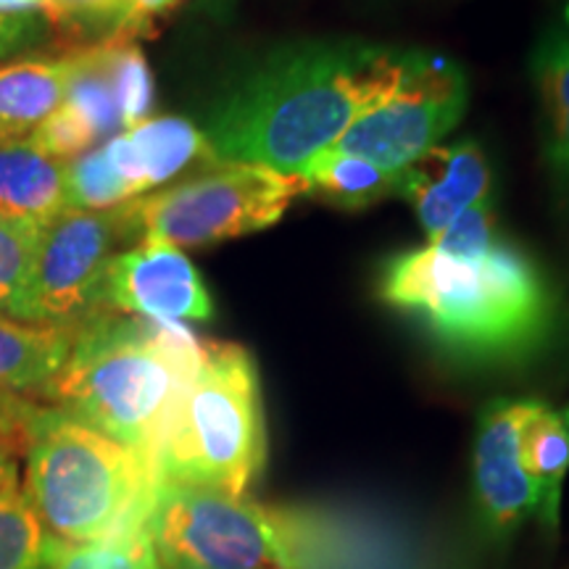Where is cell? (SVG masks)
Listing matches in <instances>:
<instances>
[{
    "instance_id": "obj_5",
    "label": "cell",
    "mask_w": 569,
    "mask_h": 569,
    "mask_svg": "<svg viewBox=\"0 0 569 569\" xmlns=\"http://www.w3.org/2000/svg\"><path fill=\"white\" fill-rule=\"evenodd\" d=\"M267 465L259 369L248 348L206 340L203 359L163 432L159 482L246 496Z\"/></svg>"
},
{
    "instance_id": "obj_2",
    "label": "cell",
    "mask_w": 569,
    "mask_h": 569,
    "mask_svg": "<svg viewBox=\"0 0 569 569\" xmlns=\"http://www.w3.org/2000/svg\"><path fill=\"white\" fill-rule=\"evenodd\" d=\"M380 298L425 327L448 353L509 365L543 348L557 322V290L528 251L498 238L480 259H448L425 246L386 261Z\"/></svg>"
},
{
    "instance_id": "obj_24",
    "label": "cell",
    "mask_w": 569,
    "mask_h": 569,
    "mask_svg": "<svg viewBox=\"0 0 569 569\" xmlns=\"http://www.w3.org/2000/svg\"><path fill=\"white\" fill-rule=\"evenodd\" d=\"M111 71H113V90H117L119 113H122V127H130L151 119L153 111V74L148 67L146 53L130 38H113L111 53Z\"/></svg>"
},
{
    "instance_id": "obj_19",
    "label": "cell",
    "mask_w": 569,
    "mask_h": 569,
    "mask_svg": "<svg viewBox=\"0 0 569 569\" xmlns=\"http://www.w3.org/2000/svg\"><path fill=\"white\" fill-rule=\"evenodd\" d=\"M301 177L303 196L343 211H365L386 198H401V174L386 172L377 163L338 148L311 159L301 169Z\"/></svg>"
},
{
    "instance_id": "obj_1",
    "label": "cell",
    "mask_w": 569,
    "mask_h": 569,
    "mask_svg": "<svg viewBox=\"0 0 569 569\" xmlns=\"http://www.w3.org/2000/svg\"><path fill=\"white\" fill-rule=\"evenodd\" d=\"M407 51L365 40H298L234 80L206 117L217 161L301 174L401 82Z\"/></svg>"
},
{
    "instance_id": "obj_12",
    "label": "cell",
    "mask_w": 569,
    "mask_h": 569,
    "mask_svg": "<svg viewBox=\"0 0 569 569\" xmlns=\"http://www.w3.org/2000/svg\"><path fill=\"white\" fill-rule=\"evenodd\" d=\"M74 327H46L0 315V440H19L21 425L46 401L67 361Z\"/></svg>"
},
{
    "instance_id": "obj_21",
    "label": "cell",
    "mask_w": 569,
    "mask_h": 569,
    "mask_svg": "<svg viewBox=\"0 0 569 569\" xmlns=\"http://www.w3.org/2000/svg\"><path fill=\"white\" fill-rule=\"evenodd\" d=\"M51 569H161L148 522L88 543L56 540Z\"/></svg>"
},
{
    "instance_id": "obj_4",
    "label": "cell",
    "mask_w": 569,
    "mask_h": 569,
    "mask_svg": "<svg viewBox=\"0 0 569 569\" xmlns=\"http://www.w3.org/2000/svg\"><path fill=\"white\" fill-rule=\"evenodd\" d=\"M19 440L21 488L56 540L88 543L148 522L159 475L138 451L46 403L24 419Z\"/></svg>"
},
{
    "instance_id": "obj_26",
    "label": "cell",
    "mask_w": 569,
    "mask_h": 569,
    "mask_svg": "<svg viewBox=\"0 0 569 569\" xmlns=\"http://www.w3.org/2000/svg\"><path fill=\"white\" fill-rule=\"evenodd\" d=\"M51 34L48 21L38 13H24V17L0 13V67L17 59L19 53H30L46 46Z\"/></svg>"
},
{
    "instance_id": "obj_29",
    "label": "cell",
    "mask_w": 569,
    "mask_h": 569,
    "mask_svg": "<svg viewBox=\"0 0 569 569\" xmlns=\"http://www.w3.org/2000/svg\"><path fill=\"white\" fill-rule=\"evenodd\" d=\"M13 472H19L17 459H13V448L9 440H0V482L11 478Z\"/></svg>"
},
{
    "instance_id": "obj_20",
    "label": "cell",
    "mask_w": 569,
    "mask_h": 569,
    "mask_svg": "<svg viewBox=\"0 0 569 569\" xmlns=\"http://www.w3.org/2000/svg\"><path fill=\"white\" fill-rule=\"evenodd\" d=\"M56 538L40 522L19 472L0 482V569H51Z\"/></svg>"
},
{
    "instance_id": "obj_9",
    "label": "cell",
    "mask_w": 569,
    "mask_h": 569,
    "mask_svg": "<svg viewBox=\"0 0 569 569\" xmlns=\"http://www.w3.org/2000/svg\"><path fill=\"white\" fill-rule=\"evenodd\" d=\"M124 243L111 211L67 209L40 232L24 322L74 327L98 315L106 267Z\"/></svg>"
},
{
    "instance_id": "obj_27",
    "label": "cell",
    "mask_w": 569,
    "mask_h": 569,
    "mask_svg": "<svg viewBox=\"0 0 569 569\" xmlns=\"http://www.w3.org/2000/svg\"><path fill=\"white\" fill-rule=\"evenodd\" d=\"M182 0H132L130 17H127L124 38L138 40L148 38L153 32V24L159 17H167L172 13Z\"/></svg>"
},
{
    "instance_id": "obj_8",
    "label": "cell",
    "mask_w": 569,
    "mask_h": 569,
    "mask_svg": "<svg viewBox=\"0 0 569 569\" xmlns=\"http://www.w3.org/2000/svg\"><path fill=\"white\" fill-rule=\"evenodd\" d=\"M469 84L465 69L443 53L407 51L401 82L377 109L348 127L338 151L401 174L465 117Z\"/></svg>"
},
{
    "instance_id": "obj_31",
    "label": "cell",
    "mask_w": 569,
    "mask_h": 569,
    "mask_svg": "<svg viewBox=\"0 0 569 569\" xmlns=\"http://www.w3.org/2000/svg\"><path fill=\"white\" fill-rule=\"evenodd\" d=\"M561 415H565V419H567V425H569V407H565V409H561Z\"/></svg>"
},
{
    "instance_id": "obj_13",
    "label": "cell",
    "mask_w": 569,
    "mask_h": 569,
    "mask_svg": "<svg viewBox=\"0 0 569 569\" xmlns=\"http://www.w3.org/2000/svg\"><path fill=\"white\" fill-rule=\"evenodd\" d=\"M493 174L475 140L436 146L401 172V198L415 206L427 243L440 238L459 213L490 198Z\"/></svg>"
},
{
    "instance_id": "obj_22",
    "label": "cell",
    "mask_w": 569,
    "mask_h": 569,
    "mask_svg": "<svg viewBox=\"0 0 569 569\" xmlns=\"http://www.w3.org/2000/svg\"><path fill=\"white\" fill-rule=\"evenodd\" d=\"M42 227L0 213V315L24 322Z\"/></svg>"
},
{
    "instance_id": "obj_11",
    "label": "cell",
    "mask_w": 569,
    "mask_h": 569,
    "mask_svg": "<svg viewBox=\"0 0 569 569\" xmlns=\"http://www.w3.org/2000/svg\"><path fill=\"white\" fill-rule=\"evenodd\" d=\"M101 309L159 322H209L213 298L180 248L138 243L113 253L106 267Z\"/></svg>"
},
{
    "instance_id": "obj_7",
    "label": "cell",
    "mask_w": 569,
    "mask_h": 569,
    "mask_svg": "<svg viewBox=\"0 0 569 569\" xmlns=\"http://www.w3.org/2000/svg\"><path fill=\"white\" fill-rule=\"evenodd\" d=\"M303 193L301 174H282L259 163L219 161L172 188L132 198L113 213L124 243L203 248L269 230Z\"/></svg>"
},
{
    "instance_id": "obj_18",
    "label": "cell",
    "mask_w": 569,
    "mask_h": 569,
    "mask_svg": "<svg viewBox=\"0 0 569 569\" xmlns=\"http://www.w3.org/2000/svg\"><path fill=\"white\" fill-rule=\"evenodd\" d=\"M522 465L536 488V517L546 536L557 538L561 522V493L569 472V425L559 409L536 401L519 440Z\"/></svg>"
},
{
    "instance_id": "obj_3",
    "label": "cell",
    "mask_w": 569,
    "mask_h": 569,
    "mask_svg": "<svg viewBox=\"0 0 569 569\" xmlns=\"http://www.w3.org/2000/svg\"><path fill=\"white\" fill-rule=\"evenodd\" d=\"M182 322L98 311L77 325L46 407L80 419L156 467L169 417L203 359Z\"/></svg>"
},
{
    "instance_id": "obj_28",
    "label": "cell",
    "mask_w": 569,
    "mask_h": 569,
    "mask_svg": "<svg viewBox=\"0 0 569 569\" xmlns=\"http://www.w3.org/2000/svg\"><path fill=\"white\" fill-rule=\"evenodd\" d=\"M48 0H0V13H11V17H24V13H38L46 19Z\"/></svg>"
},
{
    "instance_id": "obj_6",
    "label": "cell",
    "mask_w": 569,
    "mask_h": 569,
    "mask_svg": "<svg viewBox=\"0 0 569 569\" xmlns=\"http://www.w3.org/2000/svg\"><path fill=\"white\" fill-rule=\"evenodd\" d=\"M148 530L161 569H301L296 507L159 482Z\"/></svg>"
},
{
    "instance_id": "obj_15",
    "label": "cell",
    "mask_w": 569,
    "mask_h": 569,
    "mask_svg": "<svg viewBox=\"0 0 569 569\" xmlns=\"http://www.w3.org/2000/svg\"><path fill=\"white\" fill-rule=\"evenodd\" d=\"M67 209V161L42 153L27 134L0 138V213L46 227Z\"/></svg>"
},
{
    "instance_id": "obj_14",
    "label": "cell",
    "mask_w": 569,
    "mask_h": 569,
    "mask_svg": "<svg viewBox=\"0 0 569 569\" xmlns=\"http://www.w3.org/2000/svg\"><path fill=\"white\" fill-rule=\"evenodd\" d=\"M103 151L134 198L172 182L193 163H219L201 127L180 117L146 119L113 134Z\"/></svg>"
},
{
    "instance_id": "obj_10",
    "label": "cell",
    "mask_w": 569,
    "mask_h": 569,
    "mask_svg": "<svg viewBox=\"0 0 569 569\" xmlns=\"http://www.w3.org/2000/svg\"><path fill=\"white\" fill-rule=\"evenodd\" d=\"M532 407L536 398H496L478 417L472 496L480 525L496 540H509L538 509L536 488L519 453Z\"/></svg>"
},
{
    "instance_id": "obj_16",
    "label": "cell",
    "mask_w": 569,
    "mask_h": 569,
    "mask_svg": "<svg viewBox=\"0 0 569 569\" xmlns=\"http://www.w3.org/2000/svg\"><path fill=\"white\" fill-rule=\"evenodd\" d=\"M74 59L63 51L51 59H19L0 67V138L30 134L67 98Z\"/></svg>"
},
{
    "instance_id": "obj_25",
    "label": "cell",
    "mask_w": 569,
    "mask_h": 569,
    "mask_svg": "<svg viewBox=\"0 0 569 569\" xmlns=\"http://www.w3.org/2000/svg\"><path fill=\"white\" fill-rule=\"evenodd\" d=\"M496 224L498 222L493 201H490V198H482V201L469 206L465 213H459L451 222V227L427 246L436 248V251L448 256V259H480V256L488 253L490 248L498 243V238H501Z\"/></svg>"
},
{
    "instance_id": "obj_30",
    "label": "cell",
    "mask_w": 569,
    "mask_h": 569,
    "mask_svg": "<svg viewBox=\"0 0 569 569\" xmlns=\"http://www.w3.org/2000/svg\"><path fill=\"white\" fill-rule=\"evenodd\" d=\"M565 21H567L565 30H567V34H569V0H567V6H565Z\"/></svg>"
},
{
    "instance_id": "obj_17",
    "label": "cell",
    "mask_w": 569,
    "mask_h": 569,
    "mask_svg": "<svg viewBox=\"0 0 569 569\" xmlns=\"http://www.w3.org/2000/svg\"><path fill=\"white\" fill-rule=\"evenodd\" d=\"M530 74L540 103L543 156L553 180L569 190V34L551 27L530 56Z\"/></svg>"
},
{
    "instance_id": "obj_23",
    "label": "cell",
    "mask_w": 569,
    "mask_h": 569,
    "mask_svg": "<svg viewBox=\"0 0 569 569\" xmlns=\"http://www.w3.org/2000/svg\"><path fill=\"white\" fill-rule=\"evenodd\" d=\"M130 188L106 156L103 146L67 161V203L80 211H111L132 201Z\"/></svg>"
}]
</instances>
